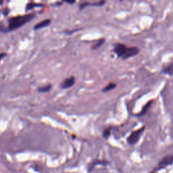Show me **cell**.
I'll use <instances>...</instances> for the list:
<instances>
[{"mask_svg":"<svg viewBox=\"0 0 173 173\" xmlns=\"http://www.w3.org/2000/svg\"><path fill=\"white\" fill-rule=\"evenodd\" d=\"M127 48L128 47L124 43H116L113 45V51L118 56V58H122L127 50Z\"/></svg>","mask_w":173,"mask_h":173,"instance_id":"3","label":"cell"},{"mask_svg":"<svg viewBox=\"0 0 173 173\" xmlns=\"http://www.w3.org/2000/svg\"><path fill=\"white\" fill-rule=\"evenodd\" d=\"M146 126H142V128L137 129L136 130H134L130 134L129 136L127 137L126 141L130 146H135L137 143L139 142V140L142 137V134L143 133Z\"/></svg>","mask_w":173,"mask_h":173,"instance_id":"2","label":"cell"},{"mask_svg":"<svg viewBox=\"0 0 173 173\" xmlns=\"http://www.w3.org/2000/svg\"><path fill=\"white\" fill-rule=\"evenodd\" d=\"M139 49L137 47H128L125 54L122 57V60H127L131 57H134L139 54Z\"/></svg>","mask_w":173,"mask_h":173,"instance_id":"5","label":"cell"},{"mask_svg":"<svg viewBox=\"0 0 173 173\" xmlns=\"http://www.w3.org/2000/svg\"><path fill=\"white\" fill-rule=\"evenodd\" d=\"M161 72L168 76L173 75V62L170 63L167 66H164L161 70Z\"/></svg>","mask_w":173,"mask_h":173,"instance_id":"8","label":"cell"},{"mask_svg":"<svg viewBox=\"0 0 173 173\" xmlns=\"http://www.w3.org/2000/svg\"><path fill=\"white\" fill-rule=\"evenodd\" d=\"M51 89H52V85L50 84H47V85L39 87L37 89V91L39 93H47V92H49V91H51Z\"/></svg>","mask_w":173,"mask_h":173,"instance_id":"12","label":"cell"},{"mask_svg":"<svg viewBox=\"0 0 173 173\" xmlns=\"http://www.w3.org/2000/svg\"><path fill=\"white\" fill-rule=\"evenodd\" d=\"M105 41V39L104 38H101L100 39H99L97 41V42L96 43H95L92 45V47H91V49H93V50H95V49H97L100 48V47H101L102 45H104V42Z\"/></svg>","mask_w":173,"mask_h":173,"instance_id":"13","label":"cell"},{"mask_svg":"<svg viewBox=\"0 0 173 173\" xmlns=\"http://www.w3.org/2000/svg\"><path fill=\"white\" fill-rule=\"evenodd\" d=\"M111 135V128H107L104 130L103 137L105 139H108Z\"/></svg>","mask_w":173,"mask_h":173,"instance_id":"15","label":"cell"},{"mask_svg":"<svg viewBox=\"0 0 173 173\" xmlns=\"http://www.w3.org/2000/svg\"><path fill=\"white\" fill-rule=\"evenodd\" d=\"M50 24H51V20L50 19H46V20H42V21H41L40 23H39L35 24V25L34 26L33 29L35 31L39 30V29H43V28H45V27L49 26Z\"/></svg>","mask_w":173,"mask_h":173,"instance_id":"9","label":"cell"},{"mask_svg":"<svg viewBox=\"0 0 173 173\" xmlns=\"http://www.w3.org/2000/svg\"><path fill=\"white\" fill-rule=\"evenodd\" d=\"M117 86V84H116L115 83H109L108 84H107L106 86H105L103 89H101V91L103 93H107L109 92V91H110L113 89H114Z\"/></svg>","mask_w":173,"mask_h":173,"instance_id":"11","label":"cell"},{"mask_svg":"<svg viewBox=\"0 0 173 173\" xmlns=\"http://www.w3.org/2000/svg\"><path fill=\"white\" fill-rule=\"evenodd\" d=\"M34 17L35 14H29L10 18L8 20V31H13L19 29V28L23 27L27 23H29Z\"/></svg>","mask_w":173,"mask_h":173,"instance_id":"1","label":"cell"},{"mask_svg":"<svg viewBox=\"0 0 173 173\" xmlns=\"http://www.w3.org/2000/svg\"><path fill=\"white\" fill-rule=\"evenodd\" d=\"M75 84V77L70 76L69 78H67L64 80L60 84V87L63 89H66L68 88L72 87Z\"/></svg>","mask_w":173,"mask_h":173,"instance_id":"6","label":"cell"},{"mask_svg":"<svg viewBox=\"0 0 173 173\" xmlns=\"http://www.w3.org/2000/svg\"><path fill=\"white\" fill-rule=\"evenodd\" d=\"M64 2H66L67 3H69V4H73V3H75L76 2L75 1H64Z\"/></svg>","mask_w":173,"mask_h":173,"instance_id":"17","label":"cell"},{"mask_svg":"<svg viewBox=\"0 0 173 173\" xmlns=\"http://www.w3.org/2000/svg\"><path fill=\"white\" fill-rule=\"evenodd\" d=\"M173 164V155H167L162 159L158 165L157 171L162 170Z\"/></svg>","mask_w":173,"mask_h":173,"instance_id":"4","label":"cell"},{"mask_svg":"<svg viewBox=\"0 0 173 173\" xmlns=\"http://www.w3.org/2000/svg\"><path fill=\"white\" fill-rule=\"evenodd\" d=\"M152 101H153L152 100H151V101H150L147 102V103L144 105V106L143 107L142 111H141V112L139 113V114H137V116H144L145 114H146V113L147 112V111L149 110L150 108L151 107V104H152Z\"/></svg>","mask_w":173,"mask_h":173,"instance_id":"10","label":"cell"},{"mask_svg":"<svg viewBox=\"0 0 173 173\" xmlns=\"http://www.w3.org/2000/svg\"><path fill=\"white\" fill-rule=\"evenodd\" d=\"M43 6L42 4H38V3H29L27 5L26 7V10L27 11H29L32 9H33L34 8H38V7H43Z\"/></svg>","mask_w":173,"mask_h":173,"instance_id":"14","label":"cell"},{"mask_svg":"<svg viewBox=\"0 0 173 173\" xmlns=\"http://www.w3.org/2000/svg\"><path fill=\"white\" fill-rule=\"evenodd\" d=\"M105 3V1H100V2H94V3L84 2L80 3L79 9H80V10H82L84 8H86L87 7H89V6H103Z\"/></svg>","mask_w":173,"mask_h":173,"instance_id":"7","label":"cell"},{"mask_svg":"<svg viewBox=\"0 0 173 173\" xmlns=\"http://www.w3.org/2000/svg\"><path fill=\"white\" fill-rule=\"evenodd\" d=\"M3 1H0V5H2L3 4Z\"/></svg>","mask_w":173,"mask_h":173,"instance_id":"18","label":"cell"},{"mask_svg":"<svg viewBox=\"0 0 173 173\" xmlns=\"http://www.w3.org/2000/svg\"><path fill=\"white\" fill-rule=\"evenodd\" d=\"M6 56V54H5V53H2V54H0V61H1L2 59L4 58Z\"/></svg>","mask_w":173,"mask_h":173,"instance_id":"16","label":"cell"}]
</instances>
